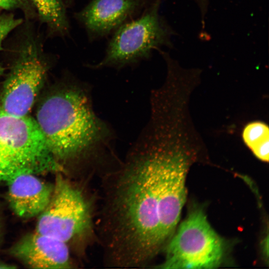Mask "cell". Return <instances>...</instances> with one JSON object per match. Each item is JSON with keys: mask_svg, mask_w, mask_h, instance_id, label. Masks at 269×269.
<instances>
[{"mask_svg": "<svg viewBox=\"0 0 269 269\" xmlns=\"http://www.w3.org/2000/svg\"><path fill=\"white\" fill-rule=\"evenodd\" d=\"M35 120L55 159L82 173L116 158L112 130L97 116L89 87L76 82L62 87L44 101Z\"/></svg>", "mask_w": 269, "mask_h": 269, "instance_id": "1", "label": "cell"}, {"mask_svg": "<svg viewBox=\"0 0 269 269\" xmlns=\"http://www.w3.org/2000/svg\"><path fill=\"white\" fill-rule=\"evenodd\" d=\"M94 211L93 201L82 186L58 173L51 198L38 216L35 231L74 247L82 257L98 239Z\"/></svg>", "mask_w": 269, "mask_h": 269, "instance_id": "2", "label": "cell"}, {"mask_svg": "<svg viewBox=\"0 0 269 269\" xmlns=\"http://www.w3.org/2000/svg\"><path fill=\"white\" fill-rule=\"evenodd\" d=\"M65 172L50 152L34 119L0 106V184L25 173Z\"/></svg>", "mask_w": 269, "mask_h": 269, "instance_id": "3", "label": "cell"}, {"mask_svg": "<svg viewBox=\"0 0 269 269\" xmlns=\"http://www.w3.org/2000/svg\"><path fill=\"white\" fill-rule=\"evenodd\" d=\"M160 3V0H154L139 15L119 27L112 34L102 60L85 66L94 70L134 67L148 60L154 50L169 46L171 30L159 14Z\"/></svg>", "mask_w": 269, "mask_h": 269, "instance_id": "4", "label": "cell"}, {"mask_svg": "<svg viewBox=\"0 0 269 269\" xmlns=\"http://www.w3.org/2000/svg\"><path fill=\"white\" fill-rule=\"evenodd\" d=\"M165 248L160 269H214L225 259L227 246L210 224L204 210L192 209Z\"/></svg>", "mask_w": 269, "mask_h": 269, "instance_id": "5", "label": "cell"}, {"mask_svg": "<svg viewBox=\"0 0 269 269\" xmlns=\"http://www.w3.org/2000/svg\"><path fill=\"white\" fill-rule=\"evenodd\" d=\"M46 66L36 44L30 40L21 47L4 83L0 106L16 116H26L42 86Z\"/></svg>", "mask_w": 269, "mask_h": 269, "instance_id": "6", "label": "cell"}, {"mask_svg": "<svg viewBox=\"0 0 269 269\" xmlns=\"http://www.w3.org/2000/svg\"><path fill=\"white\" fill-rule=\"evenodd\" d=\"M146 6L144 0H90L74 17L91 42L112 35Z\"/></svg>", "mask_w": 269, "mask_h": 269, "instance_id": "7", "label": "cell"}, {"mask_svg": "<svg viewBox=\"0 0 269 269\" xmlns=\"http://www.w3.org/2000/svg\"><path fill=\"white\" fill-rule=\"evenodd\" d=\"M70 251L64 242L35 231L15 242L9 253L30 268L65 269L73 267Z\"/></svg>", "mask_w": 269, "mask_h": 269, "instance_id": "8", "label": "cell"}, {"mask_svg": "<svg viewBox=\"0 0 269 269\" xmlns=\"http://www.w3.org/2000/svg\"><path fill=\"white\" fill-rule=\"evenodd\" d=\"M33 173H22L6 183L8 205L18 217L30 219L38 217L50 201L53 184L45 182Z\"/></svg>", "mask_w": 269, "mask_h": 269, "instance_id": "9", "label": "cell"}, {"mask_svg": "<svg viewBox=\"0 0 269 269\" xmlns=\"http://www.w3.org/2000/svg\"><path fill=\"white\" fill-rule=\"evenodd\" d=\"M36 8L41 20L58 35L69 34L70 25L63 0H29Z\"/></svg>", "mask_w": 269, "mask_h": 269, "instance_id": "10", "label": "cell"}, {"mask_svg": "<svg viewBox=\"0 0 269 269\" xmlns=\"http://www.w3.org/2000/svg\"><path fill=\"white\" fill-rule=\"evenodd\" d=\"M245 145L262 161L268 162L269 154V129L264 122L256 121L245 125L242 132Z\"/></svg>", "mask_w": 269, "mask_h": 269, "instance_id": "11", "label": "cell"}, {"mask_svg": "<svg viewBox=\"0 0 269 269\" xmlns=\"http://www.w3.org/2000/svg\"><path fill=\"white\" fill-rule=\"evenodd\" d=\"M21 19L15 18L13 14L0 15V51L2 50V41L8 33L19 25Z\"/></svg>", "mask_w": 269, "mask_h": 269, "instance_id": "12", "label": "cell"}, {"mask_svg": "<svg viewBox=\"0 0 269 269\" xmlns=\"http://www.w3.org/2000/svg\"><path fill=\"white\" fill-rule=\"evenodd\" d=\"M29 0H0V8L11 9L15 8L25 7Z\"/></svg>", "mask_w": 269, "mask_h": 269, "instance_id": "13", "label": "cell"}, {"mask_svg": "<svg viewBox=\"0 0 269 269\" xmlns=\"http://www.w3.org/2000/svg\"><path fill=\"white\" fill-rule=\"evenodd\" d=\"M16 268L14 265L6 263L0 259V269H14Z\"/></svg>", "mask_w": 269, "mask_h": 269, "instance_id": "14", "label": "cell"}, {"mask_svg": "<svg viewBox=\"0 0 269 269\" xmlns=\"http://www.w3.org/2000/svg\"><path fill=\"white\" fill-rule=\"evenodd\" d=\"M2 224H1V220H0V243L1 241V239H2Z\"/></svg>", "mask_w": 269, "mask_h": 269, "instance_id": "15", "label": "cell"}, {"mask_svg": "<svg viewBox=\"0 0 269 269\" xmlns=\"http://www.w3.org/2000/svg\"><path fill=\"white\" fill-rule=\"evenodd\" d=\"M3 71V69L2 66L0 65V77L1 75H2Z\"/></svg>", "mask_w": 269, "mask_h": 269, "instance_id": "16", "label": "cell"}, {"mask_svg": "<svg viewBox=\"0 0 269 269\" xmlns=\"http://www.w3.org/2000/svg\"><path fill=\"white\" fill-rule=\"evenodd\" d=\"M1 9V8H0V10Z\"/></svg>", "mask_w": 269, "mask_h": 269, "instance_id": "17", "label": "cell"}]
</instances>
